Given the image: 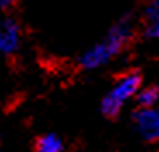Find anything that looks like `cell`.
<instances>
[{
	"instance_id": "6da1fadb",
	"label": "cell",
	"mask_w": 159,
	"mask_h": 152,
	"mask_svg": "<svg viewBox=\"0 0 159 152\" xmlns=\"http://www.w3.org/2000/svg\"><path fill=\"white\" fill-rule=\"evenodd\" d=\"M133 36V23L128 16L121 17L112 24L109 31L102 36V40L88 47L78 57V66L85 71H95L109 64L114 57L123 52V48L130 43Z\"/></svg>"
},
{
	"instance_id": "7a4b0ae2",
	"label": "cell",
	"mask_w": 159,
	"mask_h": 152,
	"mask_svg": "<svg viewBox=\"0 0 159 152\" xmlns=\"http://www.w3.org/2000/svg\"><path fill=\"white\" fill-rule=\"evenodd\" d=\"M140 88H142V76L137 71H128L121 74L116 80V83L107 90V93L102 97V102H100L102 114L107 118H116L123 111L125 105L133 97H137Z\"/></svg>"
},
{
	"instance_id": "3957f363",
	"label": "cell",
	"mask_w": 159,
	"mask_h": 152,
	"mask_svg": "<svg viewBox=\"0 0 159 152\" xmlns=\"http://www.w3.org/2000/svg\"><path fill=\"white\" fill-rule=\"evenodd\" d=\"M23 29L14 17L0 14V57H11L21 48Z\"/></svg>"
},
{
	"instance_id": "277c9868",
	"label": "cell",
	"mask_w": 159,
	"mask_h": 152,
	"mask_svg": "<svg viewBox=\"0 0 159 152\" xmlns=\"http://www.w3.org/2000/svg\"><path fill=\"white\" fill-rule=\"evenodd\" d=\"M133 128L145 142H159V109L139 107L133 112Z\"/></svg>"
},
{
	"instance_id": "5b68a950",
	"label": "cell",
	"mask_w": 159,
	"mask_h": 152,
	"mask_svg": "<svg viewBox=\"0 0 159 152\" xmlns=\"http://www.w3.org/2000/svg\"><path fill=\"white\" fill-rule=\"evenodd\" d=\"M143 36L159 40V0H151L143 12Z\"/></svg>"
},
{
	"instance_id": "8992f818",
	"label": "cell",
	"mask_w": 159,
	"mask_h": 152,
	"mask_svg": "<svg viewBox=\"0 0 159 152\" xmlns=\"http://www.w3.org/2000/svg\"><path fill=\"white\" fill-rule=\"evenodd\" d=\"M35 152H64V142L57 133H45L36 140Z\"/></svg>"
},
{
	"instance_id": "52a82bcc",
	"label": "cell",
	"mask_w": 159,
	"mask_h": 152,
	"mask_svg": "<svg viewBox=\"0 0 159 152\" xmlns=\"http://www.w3.org/2000/svg\"><path fill=\"white\" fill-rule=\"evenodd\" d=\"M137 104L139 107H156L159 102V88L151 85V87H143L137 93Z\"/></svg>"
},
{
	"instance_id": "ba28073f",
	"label": "cell",
	"mask_w": 159,
	"mask_h": 152,
	"mask_svg": "<svg viewBox=\"0 0 159 152\" xmlns=\"http://www.w3.org/2000/svg\"><path fill=\"white\" fill-rule=\"evenodd\" d=\"M16 2L17 0H0V9H2V11H7V9H11Z\"/></svg>"
}]
</instances>
